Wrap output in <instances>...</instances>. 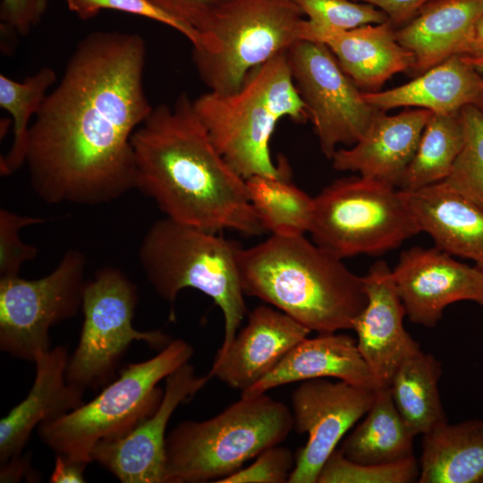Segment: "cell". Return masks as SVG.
<instances>
[{"label": "cell", "mask_w": 483, "mask_h": 483, "mask_svg": "<svg viewBox=\"0 0 483 483\" xmlns=\"http://www.w3.org/2000/svg\"><path fill=\"white\" fill-rule=\"evenodd\" d=\"M136 33L93 31L70 56L29 131L25 164L49 204L98 205L135 189L131 137L153 107Z\"/></svg>", "instance_id": "obj_1"}, {"label": "cell", "mask_w": 483, "mask_h": 483, "mask_svg": "<svg viewBox=\"0 0 483 483\" xmlns=\"http://www.w3.org/2000/svg\"><path fill=\"white\" fill-rule=\"evenodd\" d=\"M135 189L172 220L218 233L266 231L250 204L245 179L224 159L195 111L180 95L153 107L131 137Z\"/></svg>", "instance_id": "obj_2"}, {"label": "cell", "mask_w": 483, "mask_h": 483, "mask_svg": "<svg viewBox=\"0 0 483 483\" xmlns=\"http://www.w3.org/2000/svg\"><path fill=\"white\" fill-rule=\"evenodd\" d=\"M304 235H270L236 261L244 295L277 308L318 334L352 329L368 302L363 276Z\"/></svg>", "instance_id": "obj_3"}, {"label": "cell", "mask_w": 483, "mask_h": 483, "mask_svg": "<svg viewBox=\"0 0 483 483\" xmlns=\"http://www.w3.org/2000/svg\"><path fill=\"white\" fill-rule=\"evenodd\" d=\"M196 113L216 148L243 179L290 176L285 160L275 165L270 140L278 121L309 120L294 84L286 52L251 70L231 93L209 91L193 100Z\"/></svg>", "instance_id": "obj_4"}, {"label": "cell", "mask_w": 483, "mask_h": 483, "mask_svg": "<svg viewBox=\"0 0 483 483\" xmlns=\"http://www.w3.org/2000/svg\"><path fill=\"white\" fill-rule=\"evenodd\" d=\"M293 428L290 408L266 394L241 396L206 420L182 421L166 435L164 483L218 482Z\"/></svg>", "instance_id": "obj_5"}, {"label": "cell", "mask_w": 483, "mask_h": 483, "mask_svg": "<svg viewBox=\"0 0 483 483\" xmlns=\"http://www.w3.org/2000/svg\"><path fill=\"white\" fill-rule=\"evenodd\" d=\"M238 246L218 233L165 216L149 226L139 249L143 273L162 299L174 303L182 289L193 288L221 309L225 335L217 352L231 344L247 313L236 261Z\"/></svg>", "instance_id": "obj_6"}, {"label": "cell", "mask_w": 483, "mask_h": 483, "mask_svg": "<svg viewBox=\"0 0 483 483\" xmlns=\"http://www.w3.org/2000/svg\"><path fill=\"white\" fill-rule=\"evenodd\" d=\"M303 16L292 0H219L193 47L199 78L210 91H236L251 70L303 40Z\"/></svg>", "instance_id": "obj_7"}, {"label": "cell", "mask_w": 483, "mask_h": 483, "mask_svg": "<svg viewBox=\"0 0 483 483\" xmlns=\"http://www.w3.org/2000/svg\"><path fill=\"white\" fill-rule=\"evenodd\" d=\"M193 353L191 343L174 339L154 357L127 364L93 400L41 423L39 438L56 454L92 462L97 444L125 435L154 413L164 395L158 383L188 363Z\"/></svg>", "instance_id": "obj_8"}, {"label": "cell", "mask_w": 483, "mask_h": 483, "mask_svg": "<svg viewBox=\"0 0 483 483\" xmlns=\"http://www.w3.org/2000/svg\"><path fill=\"white\" fill-rule=\"evenodd\" d=\"M309 233L343 259L381 256L420 231L403 191L360 175L336 180L314 198Z\"/></svg>", "instance_id": "obj_9"}, {"label": "cell", "mask_w": 483, "mask_h": 483, "mask_svg": "<svg viewBox=\"0 0 483 483\" xmlns=\"http://www.w3.org/2000/svg\"><path fill=\"white\" fill-rule=\"evenodd\" d=\"M136 285L119 268L105 267L87 280L78 345L69 357L67 381L84 390L106 386L116 377L121 360L134 341L164 349L173 339L161 330L139 331L132 320Z\"/></svg>", "instance_id": "obj_10"}, {"label": "cell", "mask_w": 483, "mask_h": 483, "mask_svg": "<svg viewBox=\"0 0 483 483\" xmlns=\"http://www.w3.org/2000/svg\"><path fill=\"white\" fill-rule=\"evenodd\" d=\"M86 263L80 250L71 249L43 277H0L2 352L34 362L38 355L51 349L50 328L81 310Z\"/></svg>", "instance_id": "obj_11"}, {"label": "cell", "mask_w": 483, "mask_h": 483, "mask_svg": "<svg viewBox=\"0 0 483 483\" xmlns=\"http://www.w3.org/2000/svg\"><path fill=\"white\" fill-rule=\"evenodd\" d=\"M286 56L321 150L331 159L337 146L359 141L380 111L365 100L323 43L300 40L286 51Z\"/></svg>", "instance_id": "obj_12"}, {"label": "cell", "mask_w": 483, "mask_h": 483, "mask_svg": "<svg viewBox=\"0 0 483 483\" xmlns=\"http://www.w3.org/2000/svg\"><path fill=\"white\" fill-rule=\"evenodd\" d=\"M376 388L343 380L313 378L291 395L296 431L308 440L296 456L289 483H317L320 470L344 434L370 409Z\"/></svg>", "instance_id": "obj_13"}, {"label": "cell", "mask_w": 483, "mask_h": 483, "mask_svg": "<svg viewBox=\"0 0 483 483\" xmlns=\"http://www.w3.org/2000/svg\"><path fill=\"white\" fill-rule=\"evenodd\" d=\"M198 377L190 362L165 378L164 395L157 409L125 435L96 445L91 461L97 462L122 483H164L165 438L170 418L177 407L208 383Z\"/></svg>", "instance_id": "obj_14"}, {"label": "cell", "mask_w": 483, "mask_h": 483, "mask_svg": "<svg viewBox=\"0 0 483 483\" xmlns=\"http://www.w3.org/2000/svg\"><path fill=\"white\" fill-rule=\"evenodd\" d=\"M392 276L406 315L415 324L436 326L444 309L456 301L483 305V272L436 247L403 250Z\"/></svg>", "instance_id": "obj_15"}, {"label": "cell", "mask_w": 483, "mask_h": 483, "mask_svg": "<svg viewBox=\"0 0 483 483\" xmlns=\"http://www.w3.org/2000/svg\"><path fill=\"white\" fill-rule=\"evenodd\" d=\"M363 281L368 302L352 329L377 387L389 386L401 363L421 349L403 326L406 311L387 263L377 261Z\"/></svg>", "instance_id": "obj_16"}, {"label": "cell", "mask_w": 483, "mask_h": 483, "mask_svg": "<svg viewBox=\"0 0 483 483\" xmlns=\"http://www.w3.org/2000/svg\"><path fill=\"white\" fill-rule=\"evenodd\" d=\"M310 332L281 310L258 306L227 349L216 353L207 377H217L242 393L264 377Z\"/></svg>", "instance_id": "obj_17"}, {"label": "cell", "mask_w": 483, "mask_h": 483, "mask_svg": "<svg viewBox=\"0 0 483 483\" xmlns=\"http://www.w3.org/2000/svg\"><path fill=\"white\" fill-rule=\"evenodd\" d=\"M303 40L326 45L362 92L381 90L393 75L411 71L414 64L411 53L396 40L390 21L337 30L315 26L306 19Z\"/></svg>", "instance_id": "obj_18"}, {"label": "cell", "mask_w": 483, "mask_h": 483, "mask_svg": "<svg viewBox=\"0 0 483 483\" xmlns=\"http://www.w3.org/2000/svg\"><path fill=\"white\" fill-rule=\"evenodd\" d=\"M66 346L57 345L37 357L36 376L27 396L0 420V462L22 453L32 431L81 406L85 390L66 379Z\"/></svg>", "instance_id": "obj_19"}, {"label": "cell", "mask_w": 483, "mask_h": 483, "mask_svg": "<svg viewBox=\"0 0 483 483\" xmlns=\"http://www.w3.org/2000/svg\"><path fill=\"white\" fill-rule=\"evenodd\" d=\"M432 114L418 107L394 115L379 112L359 141L335 152L334 169L357 172L398 187Z\"/></svg>", "instance_id": "obj_20"}, {"label": "cell", "mask_w": 483, "mask_h": 483, "mask_svg": "<svg viewBox=\"0 0 483 483\" xmlns=\"http://www.w3.org/2000/svg\"><path fill=\"white\" fill-rule=\"evenodd\" d=\"M328 377L377 388L357 342L347 335L329 333L304 338L257 384L242 392L241 396L266 394L270 389L297 381Z\"/></svg>", "instance_id": "obj_21"}, {"label": "cell", "mask_w": 483, "mask_h": 483, "mask_svg": "<svg viewBox=\"0 0 483 483\" xmlns=\"http://www.w3.org/2000/svg\"><path fill=\"white\" fill-rule=\"evenodd\" d=\"M403 191L419 231L435 247L472 260L483 272V209L444 182Z\"/></svg>", "instance_id": "obj_22"}, {"label": "cell", "mask_w": 483, "mask_h": 483, "mask_svg": "<svg viewBox=\"0 0 483 483\" xmlns=\"http://www.w3.org/2000/svg\"><path fill=\"white\" fill-rule=\"evenodd\" d=\"M363 97L384 113L402 106L424 108L435 114L458 113L467 106L483 109V72L456 55L406 84L363 92Z\"/></svg>", "instance_id": "obj_23"}, {"label": "cell", "mask_w": 483, "mask_h": 483, "mask_svg": "<svg viewBox=\"0 0 483 483\" xmlns=\"http://www.w3.org/2000/svg\"><path fill=\"white\" fill-rule=\"evenodd\" d=\"M483 14V0H431L400 30L398 43L414 58L419 75L453 55H461Z\"/></svg>", "instance_id": "obj_24"}, {"label": "cell", "mask_w": 483, "mask_h": 483, "mask_svg": "<svg viewBox=\"0 0 483 483\" xmlns=\"http://www.w3.org/2000/svg\"><path fill=\"white\" fill-rule=\"evenodd\" d=\"M419 483H483V420L445 422L423 434Z\"/></svg>", "instance_id": "obj_25"}, {"label": "cell", "mask_w": 483, "mask_h": 483, "mask_svg": "<svg viewBox=\"0 0 483 483\" xmlns=\"http://www.w3.org/2000/svg\"><path fill=\"white\" fill-rule=\"evenodd\" d=\"M414 436L398 412L389 386H379L365 419L338 449L354 462L389 463L413 456Z\"/></svg>", "instance_id": "obj_26"}, {"label": "cell", "mask_w": 483, "mask_h": 483, "mask_svg": "<svg viewBox=\"0 0 483 483\" xmlns=\"http://www.w3.org/2000/svg\"><path fill=\"white\" fill-rule=\"evenodd\" d=\"M441 374L440 361L420 350L406 358L393 376L392 398L414 436L447 422L438 392Z\"/></svg>", "instance_id": "obj_27"}, {"label": "cell", "mask_w": 483, "mask_h": 483, "mask_svg": "<svg viewBox=\"0 0 483 483\" xmlns=\"http://www.w3.org/2000/svg\"><path fill=\"white\" fill-rule=\"evenodd\" d=\"M250 204L271 235L299 236L309 231L314 198L290 182V176L254 175L245 179Z\"/></svg>", "instance_id": "obj_28"}, {"label": "cell", "mask_w": 483, "mask_h": 483, "mask_svg": "<svg viewBox=\"0 0 483 483\" xmlns=\"http://www.w3.org/2000/svg\"><path fill=\"white\" fill-rule=\"evenodd\" d=\"M464 142L461 113H433L422 131L417 150L399 189L411 191L445 181Z\"/></svg>", "instance_id": "obj_29"}, {"label": "cell", "mask_w": 483, "mask_h": 483, "mask_svg": "<svg viewBox=\"0 0 483 483\" xmlns=\"http://www.w3.org/2000/svg\"><path fill=\"white\" fill-rule=\"evenodd\" d=\"M56 81V73L50 67H42L23 81H15L0 75V106L13 118L14 138L8 153L1 157L0 173L7 176L25 164L30 121L41 107L47 89Z\"/></svg>", "instance_id": "obj_30"}, {"label": "cell", "mask_w": 483, "mask_h": 483, "mask_svg": "<svg viewBox=\"0 0 483 483\" xmlns=\"http://www.w3.org/2000/svg\"><path fill=\"white\" fill-rule=\"evenodd\" d=\"M460 113L464 142L449 176L443 182L483 209V109L467 106Z\"/></svg>", "instance_id": "obj_31"}, {"label": "cell", "mask_w": 483, "mask_h": 483, "mask_svg": "<svg viewBox=\"0 0 483 483\" xmlns=\"http://www.w3.org/2000/svg\"><path fill=\"white\" fill-rule=\"evenodd\" d=\"M419 477L414 455L389 463L361 464L335 449L324 463L317 483H410L418 481Z\"/></svg>", "instance_id": "obj_32"}, {"label": "cell", "mask_w": 483, "mask_h": 483, "mask_svg": "<svg viewBox=\"0 0 483 483\" xmlns=\"http://www.w3.org/2000/svg\"><path fill=\"white\" fill-rule=\"evenodd\" d=\"M309 23L328 29L352 30L389 21L379 8L354 0H292Z\"/></svg>", "instance_id": "obj_33"}, {"label": "cell", "mask_w": 483, "mask_h": 483, "mask_svg": "<svg viewBox=\"0 0 483 483\" xmlns=\"http://www.w3.org/2000/svg\"><path fill=\"white\" fill-rule=\"evenodd\" d=\"M43 222L45 219L41 217L0 209V277L19 275L21 266L37 257V247L23 242L20 232L26 226Z\"/></svg>", "instance_id": "obj_34"}, {"label": "cell", "mask_w": 483, "mask_h": 483, "mask_svg": "<svg viewBox=\"0 0 483 483\" xmlns=\"http://www.w3.org/2000/svg\"><path fill=\"white\" fill-rule=\"evenodd\" d=\"M69 10L80 19L88 20L97 15L101 10H115L146 17L167 25L183 36L197 47L200 41L199 33L171 15L167 14L148 0H64Z\"/></svg>", "instance_id": "obj_35"}, {"label": "cell", "mask_w": 483, "mask_h": 483, "mask_svg": "<svg viewBox=\"0 0 483 483\" xmlns=\"http://www.w3.org/2000/svg\"><path fill=\"white\" fill-rule=\"evenodd\" d=\"M292 450L279 445L265 449L250 466L240 469L217 483H285L295 466Z\"/></svg>", "instance_id": "obj_36"}, {"label": "cell", "mask_w": 483, "mask_h": 483, "mask_svg": "<svg viewBox=\"0 0 483 483\" xmlns=\"http://www.w3.org/2000/svg\"><path fill=\"white\" fill-rule=\"evenodd\" d=\"M48 0H2L1 30L26 36L43 17Z\"/></svg>", "instance_id": "obj_37"}, {"label": "cell", "mask_w": 483, "mask_h": 483, "mask_svg": "<svg viewBox=\"0 0 483 483\" xmlns=\"http://www.w3.org/2000/svg\"><path fill=\"white\" fill-rule=\"evenodd\" d=\"M167 14L198 32L218 0H148Z\"/></svg>", "instance_id": "obj_38"}, {"label": "cell", "mask_w": 483, "mask_h": 483, "mask_svg": "<svg viewBox=\"0 0 483 483\" xmlns=\"http://www.w3.org/2000/svg\"><path fill=\"white\" fill-rule=\"evenodd\" d=\"M370 4L383 11L393 24H401L413 18L431 0H354Z\"/></svg>", "instance_id": "obj_39"}, {"label": "cell", "mask_w": 483, "mask_h": 483, "mask_svg": "<svg viewBox=\"0 0 483 483\" xmlns=\"http://www.w3.org/2000/svg\"><path fill=\"white\" fill-rule=\"evenodd\" d=\"M88 463L63 454H56L55 468L49 478L50 483H83Z\"/></svg>", "instance_id": "obj_40"}, {"label": "cell", "mask_w": 483, "mask_h": 483, "mask_svg": "<svg viewBox=\"0 0 483 483\" xmlns=\"http://www.w3.org/2000/svg\"><path fill=\"white\" fill-rule=\"evenodd\" d=\"M31 471V457L22 453L1 463L0 482H19Z\"/></svg>", "instance_id": "obj_41"}, {"label": "cell", "mask_w": 483, "mask_h": 483, "mask_svg": "<svg viewBox=\"0 0 483 483\" xmlns=\"http://www.w3.org/2000/svg\"><path fill=\"white\" fill-rule=\"evenodd\" d=\"M461 55L483 56V14L476 22Z\"/></svg>", "instance_id": "obj_42"}, {"label": "cell", "mask_w": 483, "mask_h": 483, "mask_svg": "<svg viewBox=\"0 0 483 483\" xmlns=\"http://www.w3.org/2000/svg\"><path fill=\"white\" fill-rule=\"evenodd\" d=\"M462 56L468 64H470L478 71L483 72V56Z\"/></svg>", "instance_id": "obj_43"}, {"label": "cell", "mask_w": 483, "mask_h": 483, "mask_svg": "<svg viewBox=\"0 0 483 483\" xmlns=\"http://www.w3.org/2000/svg\"><path fill=\"white\" fill-rule=\"evenodd\" d=\"M219 1V0H218Z\"/></svg>", "instance_id": "obj_44"}]
</instances>
